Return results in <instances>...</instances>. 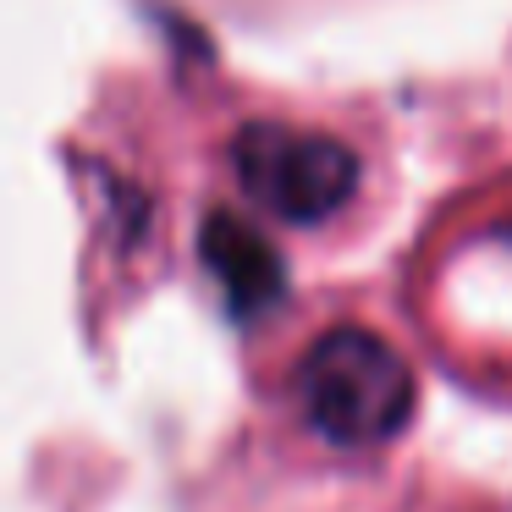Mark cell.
<instances>
[{"label": "cell", "instance_id": "6da1fadb", "mask_svg": "<svg viewBox=\"0 0 512 512\" xmlns=\"http://www.w3.org/2000/svg\"><path fill=\"white\" fill-rule=\"evenodd\" d=\"M413 369L369 325H331L298 358V408L320 441L369 452L413 419Z\"/></svg>", "mask_w": 512, "mask_h": 512}, {"label": "cell", "instance_id": "7a4b0ae2", "mask_svg": "<svg viewBox=\"0 0 512 512\" xmlns=\"http://www.w3.org/2000/svg\"><path fill=\"white\" fill-rule=\"evenodd\" d=\"M232 171L254 204L287 226H320L353 199L358 155L325 133L281 122H248L232 138Z\"/></svg>", "mask_w": 512, "mask_h": 512}, {"label": "cell", "instance_id": "3957f363", "mask_svg": "<svg viewBox=\"0 0 512 512\" xmlns=\"http://www.w3.org/2000/svg\"><path fill=\"white\" fill-rule=\"evenodd\" d=\"M199 254H204V265H210L232 320H254V314L270 309V303L281 298V287H287L281 254L254 232V226L237 221V215H204Z\"/></svg>", "mask_w": 512, "mask_h": 512}, {"label": "cell", "instance_id": "277c9868", "mask_svg": "<svg viewBox=\"0 0 512 512\" xmlns=\"http://www.w3.org/2000/svg\"><path fill=\"white\" fill-rule=\"evenodd\" d=\"M501 237H507V243H512V221H507V226H501Z\"/></svg>", "mask_w": 512, "mask_h": 512}]
</instances>
